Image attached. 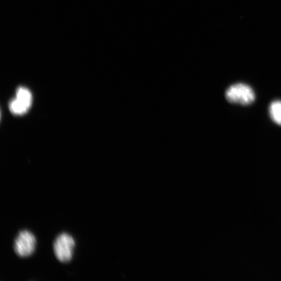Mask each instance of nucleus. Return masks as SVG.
Here are the masks:
<instances>
[{
	"mask_svg": "<svg viewBox=\"0 0 281 281\" xmlns=\"http://www.w3.org/2000/svg\"><path fill=\"white\" fill-rule=\"evenodd\" d=\"M36 239L30 231L20 232L14 240V250L20 257L25 258L31 255L34 251Z\"/></svg>",
	"mask_w": 281,
	"mask_h": 281,
	"instance_id": "nucleus-4",
	"label": "nucleus"
},
{
	"mask_svg": "<svg viewBox=\"0 0 281 281\" xmlns=\"http://www.w3.org/2000/svg\"><path fill=\"white\" fill-rule=\"evenodd\" d=\"M75 246V240L71 235L66 233L59 235L53 244L54 254L57 260L63 263L70 262Z\"/></svg>",
	"mask_w": 281,
	"mask_h": 281,
	"instance_id": "nucleus-2",
	"label": "nucleus"
},
{
	"mask_svg": "<svg viewBox=\"0 0 281 281\" xmlns=\"http://www.w3.org/2000/svg\"><path fill=\"white\" fill-rule=\"evenodd\" d=\"M225 97L231 104L248 107L255 101L256 94L250 85L238 83L230 85L226 89Z\"/></svg>",
	"mask_w": 281,
	"mask_h": 281,
	"instance_id": "nucleus-1",
	"label": "nucleus"
},
{
	"mask_svg": "<svg viewBox=\"0 0 281 281\" xmlns=\"http://www.w3.org/2000/svg\"><path fill=\"white\" fill-rule=\"evenodd\" d=\"M269 114L272 121L281 126V101L274 100L269 107Z\"/></svg>",
	"mask_w": 281,
	"mask_h": 281,
	"instance_id": "nucleus-5",
	"label": "nucleus"
},
{
	"mask_svg": "<svg viewBox=\"0 0 281 281\" xmlns=\"http://www.w3.org/2000/svg\"><path fill=\"white\" fill-rule=\"evenodd\" d=\"M32 103L31 92L25 87L18 88L14 98L9 103L10 111L14 115H22L30 109Z\"/></svg>",
	"mask_w": 281,
	"mask_h": 281,
	"instance_id": "nucleus-3",
	"label": "nucleus"
}]
</instances>
